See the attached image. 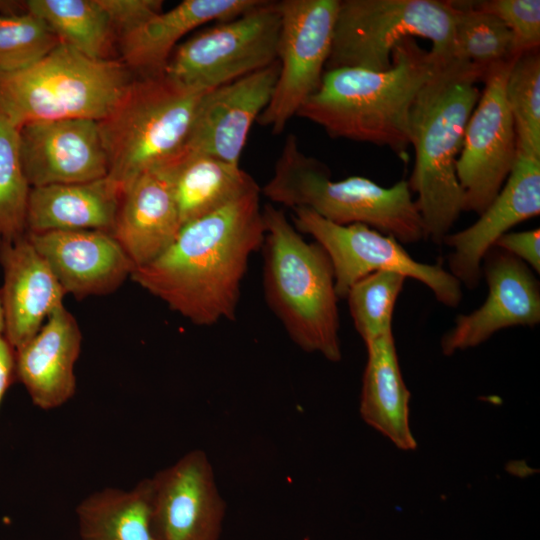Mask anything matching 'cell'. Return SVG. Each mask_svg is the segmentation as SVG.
<instances>
[{"label": "cell", "instance_id": "1", "mask_svg": "<svg viewBox=\"0 0 540 540\" xmlns=\"http://www.w3.org/2000/svg\"><path fill=\"white\" fill-rule=\"evenodd\" d=\"M260 193L184 224L167 250L133 270L132 280L197 326L234 320L249 260L264 242Z\"/></svg>", "mask_w": 540, "mask_h": 540}, {"label": "cell", "instance_id": "2", "mask_svg": "<svg viewBox=\"0 0 540 540\" xmlns=\"http://www.w3.org/2000/svg\"><path fill=\"white\" fill-rule=\"evenodd\" d=\"M439 59L415 38H405L395 46L387 70H326L296 115L333 138L387 146L401 156L410 145L411 108Z\"/></svg>", "mask_w": 540, "mask_h": 540}, {"label": "cell", "instance_id": "3", "mask_svg": "<svg viewBox=\"0 0 540 540\" xmlns=\"http://www.w3.org/2000/svg\"><path fill=\"white\" fill-rule=\"evenodd\" d=\"M486 71L454 58L439 59L410 112V145L415 164L408 181L421 214L426 238L443 244L463 211L456 174L466 124L481 92L476 83Z\"/></svg>", "mask_w": 540, "mask_h": 540}, {"label": "cell", "instance_id": "4", "mask_svg": "<svg viewBox=\"0 0 540 540\" xmlns=\"http://www.w3.org/2000/svg\"><path fill=\"white\" fill-rule=\"evenodd\" d=\"M263 216V289L269 308L300 349L340 361L339 298L327 253L307 242L281 209L267 204Z\"/></svg>", "mask_w": 540, "mask_h": 540}, {"label": "cell", "instance_id": "5", "mask_svg": "<svg viewBox=\"0 0 540 540\" xmlns=\"http://www.w3.org/2000/svg\"><path fill=\"white\" fill-rule=\"evenodd\" d=\"M261 193L273 203L307 208L338 225L364 224L400 243L426 238L408 181L391 187L362 176L333 181L324 164L299 149L293 134L287 136L273 175Z\"/></svg>", "mask_w": 540, "mask_h": 540}, {"label": "cell", "instance_id": "6", "mask_svg": "<svg viewBox=\"0 0 540 540\" xmlns=\"http://www.w3.org/2000/svg\"><path fill=\"white\" fill-rule=\"evenodd\" d=\"M133 78L121 60L91 59L61 41L29 67L0 71V116L17 129L43 120L100 121Z\"/></svg>", "mask_w": 540, "mask_h": 540}, {"label": "cell", "instance_id": "7", "mask_svg": "<svg viewBox=\"0 0 540 540\" xmlns=\"http://www.w3.org/2000/svg\"><path fill=\"white\" fill-rule=\"evenodd\" d=\"M205 92L164 74L134 76L112 112L98 121L107 176L124 190L143 172L181 154Z\"/></svg>", "mask_w": 540, "mask_h": 540}, {"label": "cell", "instance_id": "8", "mask_svg": "<svg viewBox=\"0 0 540 540\" xmlns=\"http://www.w3.org/2000/svg\"><path fill=\"white\" fill-rule=\"evenodd\" d=\"M454 7L439 0H339L327 70L390 68L392 52L405 38L432 43L438 58H452Z\"/></svg>", "mask_w": 540, "mask_h": 540}, {"label": "cell", "instance_id": "9", "mask_svg": "<svg viewBox=\"0 0 540 540\" xmlns=\"http://www.w3.org/2000/svg\"><path fill=\"white\" fill-rule=\"evenodd\" d=\"M280 29L279 1L261 0L179 45L163 74L185 88L212 90L276 62Z\"/></svg>", "mask_w": 540, "mask_h": 540}, {"label": "cell", "instance_id": "10", "mask_svg": "<svg viewBox=\"0 0 540 540\" xmlns=\"http://www.w3.org/2000/svg\"><path fill=\"white\" fill-rule=\"evenodd\" d=\"M293 225L314 238L333 267L338 298L351 286L377 271H394L426 285L436 299L456 307L462 299L461 283L440 264L416 261L395 238L364 224L338 225L307 208H294Z\"/></svg>", "mask_w": 540, "mask_h": 540}, {"label": "cell", "instance_id": "11", "mask_svg": "<svg viewBox=\"0 0 540 540\" xmlns=\"http://www.w3.org/2000/svg\"><path fill=\"white\" fill-rule=\"evenodd\" d=\"M339 0L279 1V73L257 122L281 134L288 121L317 90L328 61Z\"/></svg>", "mask_w": 540, "mask_h": 540}, {"label": "cell", "instance_id": "12", "mask_svg": "<svg viewBox=\"0 0 540 540\" xmlns=\"http://www.w3.org/2000/svg\"><path fill=\"white\" fill-rule=\"evenodd\" d=\"M513 61L487 71L484 89L466 124L456 161L463 211L482 214L500 192L516 161L514 122L505 96Z\"/></svg>", "mask_w": 540, "mask_h": 540}, {"label": "cell", "instance_id": "13", "mask_svg": "<svg viewBox=\"0 0 540 540\" xmlns=\"http://www.w3.org/2000/svg\"><path fill=\"white\" fill-rule=\"evenodd\" d=\"M152 481L157 540H218L225 513L207 454L194 449L158 471Z\"/></svg>", "mask_w": 540, "mask_h": 540}, {"label": "cell", "instance_id": "14", "mask_svg": "<svg viewBox=\"0 0 540 540\" xmlns=\"http://www.w3.org/2000/svg\"><path fill=\"white\" fill-rule=\"evenodd\" d=\"M488 294L469 314L459 315L441 338L446 356L478 346L499 330L540 322V286L530 267L496 247L484 259Z\"/></svg>", "mask_w": 540, "mask_h": 540}, {"label": "cell", "instance_id": "15", "mask_svg": "<svg viewBox=\"0 0 540 540\" xmlns=\"http://www.w3.org/2000/svg\"><path fill=\"white\" fill-rule=\"evenodd\" d=\"M19 153L31 188L90 182L108 175L98 121H33L18 128Z\"/></svg>", "mask_w": 540, "mask_h": 540}, {"label": "cell", "instance_id": "16", "mask_svg": "<svg viewBox=\"0 0 540 540\" xmlns=\"http://www.w3.org/2000/svg\"><path fill=\"white\" fill-rule=\"evenodd\" d=\"M540 213V158L517 153L498 195L471 226L449 233V272L467 288L477 287L482 262L496 241L515 225Z\"/></svg>", "mask_w": 540, "mask_h": 540}, {"label": "cell", "instance_id": "17", "mask_svg": "<svg viewBox=\"0 0 540 540\" xmlns=\"http://www.w3.org/2000/svg\"><path fill=\"white\" fill-rule=\"evenodd\" d=\"M279 73L278 60L204 93L186 149L239 165L250 128L268 105Z\"/></svg>", "mask_w": 540, "mask_h": 540}, {"label": "cell", "instance_id": "18", "mask_svg": "<svg viewBox=\"0 0 540 540\" xmlns=\"http://www.w3.org/2000/svg\"><path fill=\"white\" fill-rule=\"evenodd\" d=\"M26 236L64 293L78 299L114 292L135 269L118 241L106 231H46Z\"/></svg>", "mask_w": 540, "mask_h": 540}, {"label": "cell", "instance_id": "19", "mask_svg": "<svg viewBox=\"0 0 540 540\" xmlns=\"http://www.w3.org/2000/svg\"><path fill=\"white\" fill-rule=\"evenodd\" d=\"M178 157L148 169L123 190L111 234L135 269L158 258L182 228L173 181Z\"/></svg>", "mask_w": 540, "mask_h": 540}, {"label": "cell", "instance_id": "20", "mask_svg": "<svg viewBox=\"0 0 540 540\" xmlns=\"http://www.w3.org/2000/svg\"><path fill=\"white\" fill-rule=\"evenodd\" d=\"M0 264L3 335L17 350L63 305L65 293L26 235L14 241H0Z\"/></svg>", "mask_w": 540, "mask_h": 540}, {"label": "cell", "instance_id": "21", "mask_svg": "<svg viewBox=\"0 0 540 540\" xmlns=\"http://www.w3.org/2000/svg\"><path fill=\"white\" fill-rule=\"evenodd\" d=\"M81 342L76 319L62 305L48 316L34 337L15 350L16 380L25 386L35 406L54 409L73 397L74 367Z\"/></svg>", "mask_w": 540, "mask_h": 540}, {"label": "cell", "instance_id": "22", "mask_svg": "<svg viewBox=\"0 0 540 540\" xmlns=\"http://www.w3.org/2000/svg\"><path fill=\"white\" fill-rule=\"evenodd\" d=\"M261 0H185L156 14L117 42L119 60L138 77L162 75L177 42L213 20L234 19Z\"/></svg>", "mask_w": 540, "mask_h": 540}, {"label": "cell", "instance_id": "23", "mask_svg": "<svg viewBox=\"0 0 540 540\" xmlns=\"http://www.w3.org/2000/svg\"><path fill=\"white\" fill-rule=\"evenodd\" d=\"M123 190L108 176L84 183L33 187L26 233L101 230L111 233Z\"/></svg>", "mask_w": 540, "mask_h": 540}, {"label": "cell", "instance_id": "24", "mask_svg": "<svg viewBox=\"0 0 540 540\" xmlns=\"http://www.w3.org/2000/svg\"><path fill=\"white\" fill-rule=\"evenodd\" d=\"M359 412L366 424L397 448L410 451L417 442L410 427V392L404 382L392 334L367 344Z\"/></svg>", "mask_w": 540, "mask_h": 540}, {"label": "cell", "instance_id": "25", "mask_svg": "<svg viewBox=\"0 0 540 540\" xmlns=\"http://www.w3.org/2000/svg\"><path fill=\"white\" fill-rule=\"evenodd\" d=\"M173 181L182 226L259 188L239 165L186 148L176 161Z\"/></svg>", "mask_w": 540, "mask_h": 540}, {"label": "cell", "instance_id": "26", "mask_svg": "<svg viewBox=\"0 0 540 540\" xmlns=\"http://www.w3.org/2000/svg\"><path fill=\"white\" fill-rule=\"evenodd\" d=\"M82 540H157L152 525V481L131 490L104 488L76 508Z\"/></svg>", "mask_w": 540, "mask_h": 540}, {"label": "cell", "instance_id": "27", "mask_svg": "<svg viewBox=\"0 0 540 540\" xmlns=\"http://www.w3.org/2000/svg\"><path fill=\"white\" fill-rule=\"evenodd\" d=\"M22 6L83 55L95 60L116 59L117 35L100 0H28L22 1Z\"/></svg>", "mask_w": 540, "mask_h": 540}, {"label": "cell", "instance_id": "28", "mask_svg": "<svg viewBox=\"0 0 540 540\" xmlns=\"http://www.w3.org/2000/svg\"><path fill=\"white\" fill-rule=\"evenodd\" d=\"M454 7L452 58L486 72L513 61L516 52L511 32L496 16L475 7L472 1H451Z\"/></svg>", "mask_w": 540, "mask_h": 540}, {"label": "cell", "instance_id": "29", "mask_svg": "<svg viewBox=\"0 0 540 540\" xmlns=\"http://www.w3.org/2000/svg\"><path fill=\"white\" fill-rule=\"evenodd\" d=\"M512 115L517 153L540 158V54L539 49L519 55L505 85Z\"/></svg>", "mask_w": 540, "mask_h": 540}, {"label": "cell", "instance_id": "30", "mask_svg": "<svg viewBox=\"0 0 540 540\" xmlns=\"http://www.w3.org/2000/svg\"><path fill=\"white\" fill-rule=\"evenodd\" d=\"M406 277L394 271H377L354 283L346 294L358 334L367 344L392 334L394 307Z\"/></svg>", "mask_w": 540, "mask_h": 540}, {"label": "cell", "instance_id": "31", "mask_svg": "<svg viewBox=\"0 0 540 540\" xmlns=\"http://www.w3.org/2000/svg\"><path fill=\"white\" fill-rule=\"evenodd\" d=\"M30 190L20 159L18 129L0 116V241L26 235Z\"/></svg>", "mask_w": 540, "mask_h": 540}, {"label": "cell", "instance_id": "32", "mask_svg": "<svg viewBox=\"0 0 540 540\" xmlns=\"http://www.w3.org/2000/svg\"><path fill=\"white\" fill-rule=\"evenodd\" d=\"M60 42L45 21L30 12L0 15V71L29 67Z\"/></svg>", "mask_w": 540, "mask_h": 540}, {"label": "cell", "instance_id": "33", "mask_svg": "<svg viewBox=\"0 0 540 540\" xmlns=\"http://www.w3.org/2000/svg\"><path fill=\"white\" fill-rule=\"evenodd\" d=\"M473 5L498 17L513 36L518 55L539 49V0H486L472 1Z\"/></svg>", "mask_w": 540, "mask_h": 540}, {"label": "cell", "instance_id": "34", "mask_svg": "<svg viewBox=\"0 0 540 540\" xmlns=\"http://www.w3.org/2000/svg\"><path fill=\"white\" fill-rule=\"evenodd\" d=\"M119 39L162 11L161 0H100ZM118 42V41H117Z\"/></svg>", "mask_w": 540, "mask_h": 540}, {"label": "cell", "instance_id": "35", "mask_svg": "<svg viewBox=\"0 0 540 540\" xmlns=\"http://www.w3.org/2000/svg\"><path fill=\"white\" fill-rule=\"evenodd\" d=\"M539 245L540 230L537 228L521 232H507L496 241L494 247L518 258L539 273Z\"/></svg>", "mask_w": 540, "mask_h": 540}, {"label": "cell", "instance_id": "36", "mask_svg": "<svg viewBox=\"0 0 540 540\" xmlns=\"http://www.w3.org/2000/svg\"><path fill=\"white\" fill-rule=\"evenodd\" d=\"M14 380H16L15 349L4 335L0 334V404Z\"/></svg>", "mask_w": 540, "mask_h": 540}, {"label": "cell", "instance_id": "37", "mask_svg": "<svg viewBox=\"0 0 540 540\" xmlns=\"http://www.w3.org/2000/svg\"><path fill=\"white\" fill-rule=\"evenodd\" d=\"M4 332V317H3V309H2V302H1V296H0V334H3Z\"/></svg>", "mask_w": 540, "mask_h": 540}]
</instances>
